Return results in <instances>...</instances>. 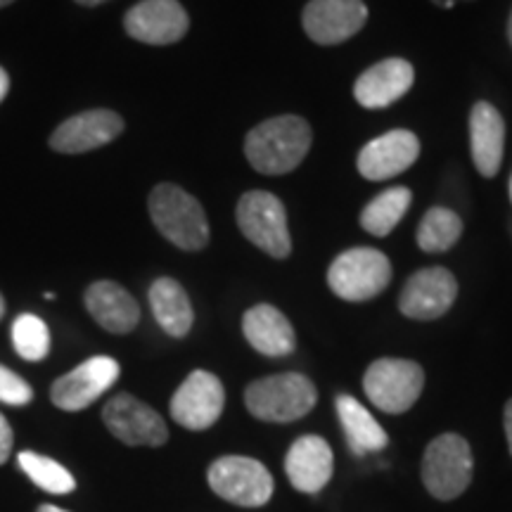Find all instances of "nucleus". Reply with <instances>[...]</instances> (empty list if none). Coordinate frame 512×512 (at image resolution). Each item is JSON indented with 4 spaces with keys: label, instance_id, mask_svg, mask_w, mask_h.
Listing matches in <instances>:
<instances>
[{
    "label": "nucleus",
    "instance_id": "nucleus-36",
    "mask_svg": "<svg viewBox=\"0 0 512 512\" xmlns=\"http://www.w3.org/2000/svg\"><path fill=\"white\" fill-rule=\"evenodd\" d=\"M3 313H5V302H3V294H0V318H3Z\"/></svg>",
    "mask_w": 512,
    "mask_h": 512
},
{
    "label": "nucleus",
    "instance_id": "nucleus-37",
    "mask_svg": "<svg viewBox=\"0 0 512 512\" xmlns=\"http://www.w3.org/2000/svg\"><path fill=\"white\" fill-rule=\"evenodd\" d=\"M10 3H15V0H0V8H5V5H10Z\"/></svg>",
    "mask_w": 512,
    "mask_h": 512
},
{
    "label": "nucleus",
    "instance_id": "nucleus-33",
    "mask_svg": "<svg viewBox=\"0 0 512 512\" xmlns=\"http://www.w3.org/2000/svg\"><path fill=\"white\" fill-rule=\"evenodd\" d=\"M76 3L83 5V8H98V5L107 3V0H76Z\"/></svg>",
    "mask_w": 512,
    "mask_h": 512
},
{
    "label": "nucleus",
    "instance_id": "nucleus-31",
    "mask_svg": "<svg viewBox=\"0 0 512 512\" xmlns=\"http://www.w3.org/2000/svg\"><path fill=\"white\" fill-rule=\"evenodd\" d=\"M8 91H10V76H8V72H5L3 67H0V102L5 100V95H8Z\"/></svg>",
    "mask_w": 512,
    "mask_h": 512
},
{
    "label": "nucleus",
    "instance_id": "nucleus-30",
    "mask_svg": "<svg viewBox=\"0 0 512 512\" xmlns=\"http://www.w3.org/2000/svg\"><path fill=\"white\" fill-rule=\"evenodd\" d=\"M503 425H505V437H508V446H510V456H512V399L505 403V413H503Z\"/></svg>",
    "mask_w": 512,
    "mask_h": 512
},
{
    "label": "nucleus",
    "instance_id": "nucleus-6",
    "mask_svg": "<svg viewBox=\"0 0 512 512\" xmlns=\"http://www.w3.org/2000/svg\"><path fill=\"white\" fill-rule=\"evenodd\" d=\"M475 458L472 448L460 434H441L427 446L422 458V482L439 501H453L472 482Z\"/></svg>",
    "mask_w": 512,
    "mask_h": 512
},
{
    "label": "nucleus",
    "instance_id": "nucleus-3",
    "mask_svg": "<svg viewBox=\"0 0 512 512\" xmlns=\"http://www.w3.org/2000/svg\"><path fill=\"white\" fill-rule=\"evenodd\" d=\"M318 401L316 384L302 373L261 377L245 389V406L264 422H294L313 411Z\"/></svg>",
    "mask_w": 512,
    "mask_h": 512
},
{
    "label": "nucleus",
    "instance_id": "nucleus-8",
    "mask_svg": "<svg viewBox=\"0 0 512 512\" xmlns=\"http://www.w3.org/2000/svg\"><path fill=\"white\" fill-rule=\"evenodd\" d=\"M207 479L216 496L242 508H261L273 496L271 472L254 458L223 456L214 460Z\"/></svg>",
    "mask_w": 512,
    "mask_h": 512
},
{
    "label": "nucleus",
    "instance_id": "nucleus-25",
    "mask_svg": "<svg viewBox=\"0 0 512 512\" xmlns=\"http://www.w3.org/2000/svg\"><path fill=\"white\" fill-rule=\"evenodd\" d=\"M463 235V221L453 209L432 207L418 226V247L427 254L448 252Z\"/></svg>",
    "mask_w": 512,
    "mask_h": 512
},
{
    "label": "nucleus",
    "instance_id": "nucleus-29",
    "mask_svg": "<svg viewBox=\"0 0 512 512\" xmlns=\"http://www.w3.org/2000/svg\"><path fill=\"white\" fill-rule=\"evenodd\" d=\"M12 444H15V437H12L10 422L5 420V415H0V465L10 458Z\"/></svg>",
    "mask_w": 512,
    "mask_h": 512
},
{
    "label": "nucleus",
    "instance_id": "nucleus-32",
    "mask_svg": "<svg viewBox=\"0 0 512 512\" xmlns=\"http://www.w3.org/2000/svg\"><path fill=\"white\" fill-rule=\"evenodd\" d=\"M434 5H439V8H444V10H451V8H456L458 3H470V0H432Z\"/></svg>",
    "mask_w": 512,
    "mask_h": 512
},
{
    "label": "nucleus",
    "instance_id": "nucleus-5",
    "mask_svg": "<svg viewBox=\"0 0 512 512\" xmlns=\"http://www.w3.org/2000/svg\"><path fill=\"white\" fill-rule=\"evenodd\" d=\"M238 228L245 238L273 259H287L292 252L285 204L271 192L252 190L240 197L235 209Z\"/></svg>",
    "mask_w": 512,
    "mask_h": 512
},
{
    "label": "nucleus",
    "instance_id": "nucleus-38",
    "mask_svg": "<svg viewBox=\"0 0 512 512\" xmlns=\"http://www.w3.org/2000/svg\"><path fill=\"white\" fill-rule=\"evenodd\" d=\"M508 190H510V202H512V174H510V185H508Z\"/></svg>",
    "mask_w": 512,
    "mask_h": 512
},
{
    "label": "nucleus",
    "instance_id": "nucleus-7",
    "mask_svg": "<svg viewBox=\"0 0 512 512\" xmlns=\"http://www.w3.org/2000/svg\"><path fill=\"white\" fill-rule=\"evenodd\" d=\"M425 370L406 358H377L363 375V389L375 408L384 413H406L420 399Z\"/></svg>",
    "mask_w": 512,
    "mask_h": 512
},
{
    "label": "nucleus",
    "instance_id": "nucleus-1",
    "mask_svg": "<svg viewBox=\"0 0 512 512\" xmlns=\"http://www.w3.org/2000/svg\"><path fill=\"white\" fill-rule=\"evenodd\" d=\"M309 121L294 114L273 117L254 126L245 138L249 164L264 176H283L297 169L311 150Z\"/></svg>",
    "mask_w": 512,
    "mask_h": 512
},
{
    "label": "nucleus",
    "instance_id": "nucleus-34",
    "mask_svg": "<svg viewBox=\"0 0 512 512\" xmlns=\"http://www.w3.org/2000/svg\"><path fill=\"white\" fill-rule=\"evenodd\" d=\"M38 512H69V510L57 508V505H41V508H38Z\"/></svg>",
    "mask_w": 512,
    "mask_h": 512
},
{
    "label": "nucleus",
    "instance_id": "nucleus-13",
    "mask_svg": "<svg viewBox=\"0 0 512 512\" xmlns=\"http://www.w3.org/2000/svg\"><path fill=\"white\" fill-rule=\"evenodd\" d=\"M458 297V280L448 268L432 266L413 273L403 285L399 309L406 318L437 320L448 313Z\"/></svg>",
    "mask_w": 512,
    "mask_h": 512
},
{
    "label": "nucleus",
    "instance_id": "nucleus-14",
    "mask_svg": "<svg viewBox=\"0 0 512 512\" xmlns=\"http://www.w3.org/2000/svg\"><path fill=\"white\" fill-rule=\"evenodd\" d=\"M124 29L147 46H171L188 34L190 17L178 0H140L126 12Z\"/></svg>",
    "mask_w": 512,
    "mask_h": 512
},
{
    "label": "nucleus",
    "instance_id": "nucleus-12",
    "mask_svg": "<svg viewBox=\"0 0 512 512\" xmlns=\"http://www.w3.org/2000/svg\"><path fill=\"white\" fill-rule=\"evenodd\" d=\"M102 420L107 430L128 446H162L169 439L162 415L131 394H119L107 401Z\"/></svg>",
    "mask_w": 512,
    "mask_h": 512
},
{
    "label": "nucleus",
    "instance_id": "nucleus-26",
    "mask_svg": "<svg viewBox=\"0 0 512 512\" xmlns=\"http://www.w3.org/2000/svg\"><path fill=\"white\" fill-rule=\"evenodd\" d=\"M17 463L24 472H27V477L31 479V482H34L36 486H41V489L48 491V494L64 496V494H69V491H74L76 479L72 477V472H69L67 467L60 465L53 458L38 456V453H34V451H22L19 453Z\"/></svg>",
    "mask_w": 512,
    "mask_h": 512
},
{
    "label": "nucleus",
    "instance_id": "nucleus-10",
    "mask_svg": "<svg viewBox=\"0 0 512 512\" xmlns=\"http://www.w3.org/2000/svg\"><path fill=\"white\" fill-rule=\"evenodd\" d=\"M119 363L110 356H93L76 366L72 373L55 380L50 389V401L60 411H83L100 399L119 380Z\"/></svg>",
    "mask_w": 512,
    "mask_h": 512
},
{
    "label": "nucleus",
    "instance_id": "nucleus-15",
    "mask_svg": "<svg viewBox=\"0 0 512 512\" xmlns=\"http://www.w3.org/2000/svg\"><path fill=\"white\" fill-rule=\"evenodd\" d=\"M420 140L413 131L406 128H394L384 136L370 140V143L358 152V174L368 181H389V178L401 176L418 162Z\"/></svg>",
    "mask_w": 512,
    "mask_h": 512
},
{
    "label": "nucleus",
    "instance_id": "nucleus-11",
    "mask_svg": "<svg viewBox=\"0 0 512 512\" xmlns=\"http://www.w3.org/2000/svg\"><path fill=\"white\" fill-rule=\"evenodd\" d=\"M368 8L363 0H309L302 12L306 36L318 46H339L366 27Z\"/></svg>",
    "mask_w": 512,
    "mask_h": 512
},
{
    "label": "nucleus",
    "instance_id": "nucleus-24",
    "mask_svg": "<svg viewBox=\"0 0 512 512\" xmlns=\"http://www.w3.org/2000/svg\"><path fill=\"white\" fill-rule=\"evenodd\" d=\"M413 195L411 190L396 185L380 192L373 202H368V207L361 211V228L366 233L375 235V238H387L392 230L399 226V221L406 216L408 207H411Z\"/></svg>",
    "mask_w": 512,
    "mask_h": 512
},
{
    "label": "nucleus",
    "instance_id": "nucleus-16",
    "mask_svg": "<svg viewBox=\"0 0 512 512\" xmlns=\"http://www.w3.org/2000/svg\"><path fill=\"white\" fill-rule=\"evenodd\" d=\"M124 131V119L112 110H88L62 121L50 136V147L62 155H83L110 145Z\"/></svg>",
    "mask_w": 512,
    "mask_h": 512
},
{
    "label": "nucleus",
    "instance_id": "nucleus-28",
    "mask_svg": "<svg viewBox=\"0 0 512 512\" xmlns=\"http://www.w3.org/2000/svg\"><path fill=\"white\" fill-rule=\"evenodd\" d=\"M34 399V389L10 368L0 366V401L8 406H27Z\"/></svg>",
    "mask_w": 512,
    "mask_h": 512
},
{
    "label": "nucleus",
    "instance_id": "nucleus-35",
    "mask_svg": "<svg viewBox=\"0 0 512 512\" xmlns=\"http://www.w3.org/2000/svg\"><path fill=\"white\" fill-rule=\"evenodd\" d=\"M505 31H508V41H510V48H512V10L508 15V27H505Z\"/></svg>",
    "mask_w": 512,
    "mask_h": 512
},
{
    "label": "nucleus",
    "instance_id": "nucleus-9",
    "mask_svg": "<svg viewBox=\"0 0 512 512\" xmlns=\"http://www.w3.org/2000/svg\"><path fill=\"white\" fill-rule=\"evenodd\" d=\"M223 403H226V392L219 377L207 370H195L176 389L171 399V418L185 430H209L221 418Z\"/></svg>",
    "mask_w": 512,
    "mask_h": 512
},
{
    "label": "nucleus",
    "instance_id": "nucleus-19",
    "mask_svg": "<svg viewBox=\"0 0 512 512\" xmlns=\"http://www.w3.org/2000/svg\"><path fill=\"white\" fill-rule=\"evenodd\" d=\"M470 152L475 169L484 178L501 171L505 152V121L498 107L479 100L470 112Z\"/></svg>",
    "mask_w": 512,
    "mask_h": 512
},
{
    "label": "nucleus",
    "instance_id": "nucleus-4",
    "mask_svg": "<svg viewBox=\"0 0 512 512\" xmlns=\"http://www.w3.org/2000/svg\"><path fill=\"white\" fill-rule=\"evenodd\" d=\"M392 283L389 256L373 247L347 249L328 268V285L344 302H370Z\"/></svg>",
    "mask_w": 512,
    "mask_h": 512
},
{
    "label": "nucleus",
    "instance_id": "nucleus-18",
    "mask_svg": "<svg viewBox=\"0 0 512 512\" xmlns=\"http://www.w3.org/2000/svg\"><path fill=\"white\" fill-rule=\"evenodd\" d=\"M290 484L302 494H318L332 479V448L323 437L304 434L290 446L285 458Z\"/></svg>",
    "mask_w": 512,
    "mask_h": 512
},
{
    "label": "nucleus",
    "instance_id": "nucleus-22",
    "mask_svg": "<svg viewBox=\"0 0 512 512\" xmlns=\"http://www.w3.org/2000/svg\"><path fill=\"white\" fill-rule=\"evenodd\" d=\"M150 306L162 330L176 339L188 335L195 323V311H192L188 292L174 278H157L152 283Z\"/></svg>",
    "mask_w": 512,
    "mask_h": 512
},
{
    "label": "nucleus",
    "instance_id": "nucleus-20",
    "mask_svg": "<svg viewBox=\"0 0 512 512\" xmlns=\"http://www.w3.org/2000/svg\"><path fill=\"white\" fill-rule=\"evenodd\" d=\"M86 309L100 328L112 335H126L140 323V306L131 292L112 280H98L86 290Z\"/></svg>",
    "mask_w": 512,
    "mask_h": 512
},
{
    "label": "nucleus",
    "instance_id": "nucleus-23",
    "mask_svg": "<svg viewBox=\"0 0 512 512\" xmlns=\"http://www.w3.org/2000/svg\"><path fill=\"white\" fill-rule=\"evenodd\" d=\"M335 406L339 422H342L344 427V434H347L349 439L351 451H354L356 456L382 451V448L389 444L387 432L382 430L380 422H377L373 415H370V411H366V406L358 403L354 396L339 394Z\"/></svg>",
    "mask_w": 512,
    "mask_h": 512
},
{
    "label": "nucleus",
    "instance_id": "nucleus-17",
    "mask_svg": "<svg viewBox=\"0 0 512 512\" xmlns=\"http://www.w3.org/2000/svg\"><path fill=\"white\" fill-rule=\"evenodd\" d=\"M415 69L408 60L389 57L368 67L354 83V98L366 110H384L413 88Z\"/></svg>",
    "mask_w": 512,
    "mask_h": 512
},
{
    "label": "nucleus",
    "instance_id": "nucleus-2",
    "mask_svg": "<svg viewBox=\"0 0 512 512\" xmlns=\"http://www.w3.org/2000/svg\"><path fill=\"white\" fill-rule=\"evenodd\" d=\"M150 219L171 245L200 252L209 245V219L202 204L174 183H159L147 200Z\"/></svg>",
    "mask_w": 512,
    "mask_h": 512
},
{
    "label": "nucleus",
    "instance_id": "nucleus-27",
    "mask_svg": "<svg viewBox=\"0 0 512 512\" xmlns=\"http://www.w3.org/2000/svg\"><path fill=\"white\" fill-rule=\"evenodd\" d=\"M12 344L24 361H43L50 351V330L34 313H22L12 323Z\"/></svg>",
    "mask_w": 512,
    "mask_h": 512
},
{
    "label": "nucleus",
    "instance_id": "nucleus-21",
    "mask_svg": "<svg viewBox=\"0 0 512 512\" xmlns=\"http://www.w3.org/2000/svg\"><path fill=\"white\" fill-rule=\"evenodd\" d=\"M242 332L259 354L280 358L292 354L297 347L294 328L283 311L271 304H256L242 318Z\"/></svg>",
    "mask_w": 512,
    "mask_h": 512
}]
</instances>
